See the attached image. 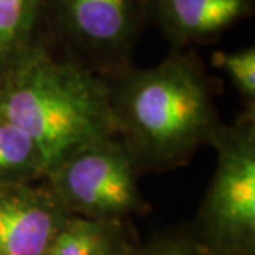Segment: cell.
<instances>
[{
	"label": "cell",
	"instance_id": "cell-6",
	"mask_svg": "<svg viewBox=\"0 0 255 255\" xmlns=\"http://www.w3.org/2000/svg\"><path fill=\"white\" fill-rule=\"evenodd\" d=\"M70 214L47 183H0V255H44Z\"/></svg>",
	"mask_w": 255,
	"mask_h": 255
},
{
	"label": "cell",
	"instance_id": "cell-1",
	"mask_svg": "<svg viewBox=\"0 0 255 255\" xmlns=\"http://www.w3.org/2000/svg\"><path fill=\"white\" fill-rule=\"evenodd\" d=\"M111 87L119 137L142 170L184 164L223 127L209 81L193 54L174 53L155 67L122 71Z\"/></svg>",
	"mask_w": 255,
	"mask_h": 255
},
{
	"label": "cell",
	"instance_id": "cell-3",
	"mask_svg": "<svg viewBox=\"0 0 255 255\" xmlns=\"http://www.w3.org/2000/svg\"><path fill=\"white\" fill-rule=\"evenodd\" d=\"M211 146L217 150V164L194 233L209 255H254V112L223 125Z\"/></svg>",
	"mask_w": 255,
	"mask_h": 255
},
{
	"label": "cell",
	"instance_id": "cell-12",
	"mask_svg": "<svg viewBox=\"0 0 255 255\" xmlns=\"http://www.w3.org/2000/svg\"><path fill=\"white\" fill-rule=\"evenodd\" d=\"M130 255H209L196 233H174L159 237L143 247H135Z\"/></svg>",
	"mask_w": 255,
	"mask_h": 255
},
{
	"label": "cell",
	"instance_id": "cell-8",
	"mask_svg": "<svg viewBox=\"0 0 255 255\" xmlns=\"http://www.w3.org/2000/svg\"><path fill=\"white\" fill-rule=\"evenodd\" d=\"M124 221L68 216L44 255H100L125 240Z\"/></svg>",
	"mask_w": 255,
	"mask_h": 255
},
{
	"label": "cell",
	"instance_id": "cell-2",
	"mask_svg": "<svg viewBox=\"0 0 255 255\" xmlns=\"http://www.w3.org/2000/svg\"><path fill=\"white\" fill-rule=\"evenodd\" d=\"M0 115L36 140L47 172L78 146L118 135L110 82L38 41L0 74Z\"/></svg>",
	"mask_w": 255,
	"mask_h": 255
},
{
	"label": "cell",
	"instance_id": "cell-4",
	"mask_svg": "<svg viewBox=\"0 0 255 255\" xmlns=\"http://www.w3.org/2000/svg\"><path fill=\"white\" fill-rule=\"evenodd\" d=\"M142 167L119 135L78 146L55 162L44 182L71 216L124 220L146 209L139 189Z\"/></svg>",
	"mask_w": 255,
	"mask_h": 255
},
{
	"label": "cell",
	"instance_id": "cell-10",
	"mask_svg": "<svg viewBox=\"0 0 255 255\" xmlns=\"http://www.w3.org/2000/svg\"><path fill=\"white\" fill-rule=\"evenodd\" d=\"M41 0H0V74L34 44Z\"/></svg>",
	"mask_w": 255,
	"mask_h": 255
},
{
	"label": "cell",
	"instance_id": "cell-9",
	"mask_svg": "<svg viewBox=\"0 0 255 255\" xmlns=\"http://www.w3.org/2000/svg\"><path fill=\"white\" fill-rule=\"evenodd\" d=\"M47 160L33 137L0 115V183L44 180Z\"/></svg>",
	"mask_w": 255,
	"mask_h": 255
},
{
	"label": "cell",
	"instance_id": "cell-5",
	"mask_svg": "<svg viewBox=\"0 0 255 255\" xmlns=\"http://www.w3.org/2000/svg\"><path fill=\"white\" fill-rule=\"evenodd\" d=\"M58 24L80 50L107 64L122 63L142 21L140 0H54Z\"/></svg>",
	"mask_w": 255,
	"mask_h": 255
},
{
	"label": "cell",
	"instance_id": "cell-13",
	"mask_svg": "<svg viewBox=\"0 0 255 255\" xmlns=\"http://www.w3.org/2000/svg\"><path fill=\"white\" fill-rule=\"evenodd\" d=\"M135 247L130 241H129V238H125V240H122L121 243H118L117 246L111 247L110 250H107V251H104L102 254L100 255H130L132 254V251L135 250Z\"/></svg>",
	"mask_w": 255,
	"mask_h": 255
},
{
	"label": "cell",
	"instance_id": "cell-11",
	"mask_svg": "<svg viewBox=\"0 0 255 255\" xmlns=\"http://www.w3.org/2000/svg\"><path fill=\"white\" fill-rule=\"evenodd\" d=\"M213 63L227 74L237 91L248 102L255 101V48L247 47L236 53H214Z\"/></svg>",
	"mask_w": 255,
	"mask_h": 255
},
{
	"label": "cell",
	"instance_id": "cell-7",
	"mask_svg": "<svg viewBox=\"0 0 255 255\" xmlns=\"http://www.w3.org/2000/svg\"><path fill=\"white\" fill-rule=\"evenodd\" d=\"M160 26L177 46L213 38L250 11V0H153Z\"/></svg>",
	"mask_w": 255,
	"mask_h": 255
}]
</instances>
